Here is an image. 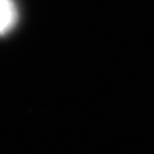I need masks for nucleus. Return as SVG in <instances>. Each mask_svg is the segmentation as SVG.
Listing matches in <instances>:
<instances>
[{"label":"nucleus","instance_id":"1","mask_svg":"<svg viewBox=\"0 0 154 154\" xmlns=\"http://www.w3.org/2000/svg\"><path fill=\"white\" fill-rule=\"evenodd\" d=\"M18 22V8L14 0H0V36L11 32Z\"/></svg>","mask_w":154,"mask_h":154}]
</instances>
